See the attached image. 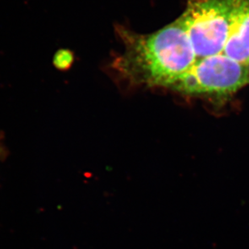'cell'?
Returning a JSON list of instances; mask_svg holds the SVG:
<instances>
[{"instance_id": "obj_4", "label": "cell", "mask_w": 249, "mask_h": 249, "mask_svg": "<svg viewBox=\"0 0 249 249\" xmlns=\"http://www.w3.org/2000/svg\"><path fill=\"white\" fill-rule=\"evenodd\" d=\"M223 53L247 65L249 60V0H235Z\"/></svg>"}, {"instance_id": "obj_7", "label": "cell", "mask_w": 249, "mask_h": 249, "mask_svg": "<svg viewBox=\"0 0 249 249\" xmlns=\"http://www.w3.org/2000/svg\"><path fill=\"white\" fill-rule=\"evenodd\" d=\"M247 66H248V70H249V61H248Z\"/></svg>"}, {"instance_id": "obj_5", "label": "cell", "mask_w": 249, "mask_h": 249, "mask_svg": "<svg viewBox=\"0 0 249 249\" xmlns=\"http://www.w3.org/2000/svg\"><path fill=\"white\" fill-rule=\"evenodd\" d=\"M74 61L73 52L69 50H60L53 56V65L58 71H68Z\"/></svg>"}, {"instance_id": "obj_1", "label": "cell", "mask_w": 249, "mask_h": 249, "mask_svg": "<svg viewBox=\"0 0 249 249\" xmlns=\"http://www.w3.org/2000/svg\"><path fill=\"white\" fill-rule=\"evenodd\" d=\"M115 32L124 51L111 57L107 71L115 83L126 89L164 88L197 60L179 17L149 34L124 25H115Z\"/></svg>"}, {"instance_id": "obj_6", "label": "cell", "mask_w": 249, "mask_h": 249, "mask_svg": "<svg viewBox=\"0 0 249 249\" xmlns=\"http://www.w3.org/2000/svg\"><path fill=\"white\" fill-rule=\"evenodd\" d=\"M6 156L7 155H2V154H0V160H3V159L6 158Z\"/></svg>"}, {"instance_id": "obj_2", "label": "cell", "mask_w": 249, "mask_h": 249, "mask_svg": "<svg viewBox=\"0 0 249 249\" xmlns=\"http://www.w3.org/2000/svg\"><path fill=\"white\" fill-rule=\"evenodd\" d=\"M249 84L247 65L223 53L197 59L165 89L186 96L224 101Z\"/></svg>"}, {"instance_id": "obj_3", "label": "cell", "mask_w": 249, "mask_h": 249, "mask_svg": "<svg viewBox=\"0 0 249 249\" xmlns=\"http://www.w3.org/2000/svg\"><path fill=\"white\" fill-rule=\"evenodd\" d=\"M235 0H187L179 17L197 59L223 53Z\"/></svg>"}]
</instances>
